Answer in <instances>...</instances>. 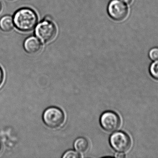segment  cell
Returning a JSON list of instances; mask_svg holds the SVG:
<instances>
[{"label":"cell","mask_w":158,"mask_h":158,"mask_svg":"<svg viewBox=\"0 0 158 158\" xmlns=\"http://www.w3.org/2000/svg\"><path fill=\"white\" fill-rule=\"evenodd\" d=\"M14 25L19 30L28 32L37 26L38 16L31 8L24 7L16 11L13 16Z\"/></svg>","instance_id":"cell-1"},{"label":"cell","mask_w":158,"mask_h":158,"mask_svg":"<svg viewBox=\"0 0 158 158\" xmlns=\"http://www.w3.org/2000/svg\"><path fill=\"white\" fill-rule=\"evenodd\" d=\"M35 35L44 43L53 41L57 34V28L50 19H45L36 26Z\"/></svg>","instance_id":"cell-2"},{"label":"cell","mask_w":158,"mask_h":158,"mask_svg":"<svg viewBox=\"0 0 158 158\" xmlns=\"http://www.w3.org/2000/svg\"><path fill=\"white\" fill-rule=\"evenodd\" d=\"M43 120L45 125L49 128L57 129L61 127L64 122V114L58 108L49 107L44 112Z\"/></svg>","instance_id":"cell-3"},{"label":"cell","mask_w":158,"mask_h":158,"mask_svg":"<svg viewBox=\"0 0 158 158\" xmlns=\"http://www.w3.org/2000/svg\"><path fill=\"white\" fill-rule=\"evenodd\" d=\"M109 142L112 148L118 153L127 152L131 146V138L123 132H116L112 134L110 137Z\"/></svg>","instance_id":"cell-4"},{"label":"cell","mask_w":158,"mask_h":158,"mask_svg":"<svg viewBox=\"0 0 158 158\" xmlns=\"http://www.w3.org/2000/svg\"><path fill=\"white\" fill-rule=\"evenodd\" d=\"M107 12L112 19L122 21L127 18L129 9L127 4L121 0H111L108 6Z\"/></svg>","instance_id":"cell-5"},{"label":"cell","mask_w":158,"mask_h":158,"mask_svg":"<svg viewBox=\"0 0 158 158\" xmlns=\"http://www.w3.org/2000/svg\"><path fill=\"white\" fill-rule=\"evenodd\" d=\"M100 123L101 127L104 130L109 132H112L119 128L120 119L115 112L106 111L100 117Z\"/></svg>","instance_id":"cell-6"},{"label":"cell","mask_w":158,"mask_h":158,"mask_svg":"<svg viewBox=\"0 0 158 158\" xmlns=\"http://www.w3.org/2000/svg\"><path fill=\"white\" fill-rule=\"evenodd\" d=\"M23 47L27 53L33 54L40 52L42 48V45L38 38L31 36L25 40L23 44Z\"/></svg>","instance_id":"cell-7"},{"label":"cell","mask_w":158,"mask_h":158,"mask_svg":"<svg viewBox=\"0 0 158 158\" xmlns=\"http://www.w3.org/2000/svg\"><path fill=\"white\" fill-rule=\"evenodd\" d=\"M13 17L9 15L3 16L0 19V29L5 32H9L14 28Z\"/></svg>","instance_id":"cell-8"},{"label":"cell","mask_w":158,"mask_h":158,"mask_svg":"<svg viewBox=\"0 0 158 158\" xmlns=\"http://www.w3.org/2000/svg\"><path fill=\"white\" fill-rule=\"evenodd\" d=\"M74 147L77 152L80 153H85L89 149V143L85 138L79 137L74 143Z\"/></svg>","instance_id":"cell-9"},{"label":"cell","mask_w":158,"mask_h":158,"mask_svg":"<svg viewBox=\"0 0 158 158\" xmlns=\"http://www.w3.org/2000/svg\"><path fill=\"white\" fill-rule=\"evenodd\" d=\"M149 71L152 77L158 80V60L151 64L149 68Z\"/></svg>","instance_id":"cell-10"},{"label":"cell","mask_w":158,"mask_h":158,"mask_svg":"<svg viewBox=\"0 0 158 158\" xmlns=\"http://www.w3.org/2000/svg\"><path fill=\"white\" fill-rule=\"evenodd\" d=\"M149 58L153 60V61H156L158 60V47H153L150 49L148 53Z\"/></svg>","instance_id":"cell-11"},{"label":"cell","mask_w":158,"mask_h":158,"mask_svg":"<svg viewBox=\"0 0 158 158\" xmlns=\"http://www.w3.org/2000/svg\"><path fill=\"white\" fill-rule=\"evenodd\" d=\"M81 156L78 153L74 150H69L63 155V158H79Z\"/></svg>","instance_id":"cell-12"},{"label":"cell","mask_w":158,"mask_h":158,"mask_svg":"<svg viewBox=\"0 0 158 158\" xmlns=\"http://www.w3.org/2000/svg\"><path fill=\"white\" fill-rule=\"evenodd\" d=\"M3 79V73L2 69L0 68V85L2 84Z\"/></svg>","instance_id":"cell-13"},{"label":"cell","mask_w":158,"mask_h":158,"mask_svg":"<svg viewBox=\"0 0 158 158\" xmlns=\"http://www.w3.org/2000/svg\"><path fill=\"white\" fill-rule=\"evenodd\" d=\"M125 156L123 153H119L116 154V157L117 158H124Z\"/></svg>","instance_id":"cell-14"},{"label":"cell","mask_w":158,"mask_h":158,"mask_svg":"<svg viewBox=\"0 0 158 158\" xmlns=\"http://www.w3.org/2000/svg\"><path fill=\"white\" fill-rule=\"evenodd\" d=\"M121 1H122L123 2H124V3H125L127 5L130 4L131 3L133 0H121Z\"/></svg>","instance_id":"cell-15"},{"label":"cell","mask_w":158,"mask_h":158,"mask_svg":"<svg viewBox=\"0 0 158 158\" xmlns=\"http://www.w3.org/2000/svg\"><path fill=\"white\" fill-rule=\"evenodd\" d=\"M2 2H0V13L2 11Z\"/></svg>","instance_id":"cell-16"},{"label":"cell","mask_w":158,"mask_h":158,"mask_svg":"<svg viewBox=\"0 0 158 158\" xmlns=\"http://www.w3.org/2000/svg\"><path fill=\"white\" fill-rule=\"evenodd\" d=\"M1 152H2V145H1V143H0V154H1Z\"/></svg>","instance_id":"cell-17"},{"label":"cell","mask_w":158,"mask_h":158,"mask_svg":"<svg viewBox=\"0 0 158 158\" xmlns=\"http://www.w3.org/2000/svg\"><path fill=\"white\" fill-rule=\"evenodd\" d=\"M8 1H14V0H8Z\"/></svg>","instance_id":"cell-18"}]
</instances>
